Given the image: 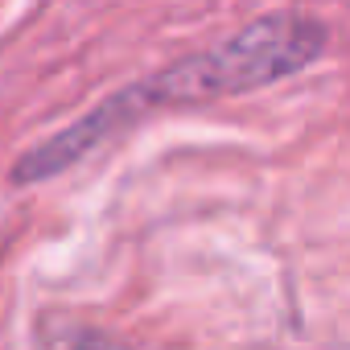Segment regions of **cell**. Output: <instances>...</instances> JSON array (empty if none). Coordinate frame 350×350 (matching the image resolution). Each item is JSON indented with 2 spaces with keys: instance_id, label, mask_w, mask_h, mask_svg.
<instances>
[{
  "instance_id": "obj_1",
  "label": "cell",
  "mask_w": 350,
  "mask_h": 350,
  "mask_svg": "<svg viewBox=\"0 0 350 350\" xmlns=\"http://www.w3.org/2000/svg\"><path fill=\"white\" fill-rule=\"evenodd\" d=\"M325 50V25L305 13H272L252 21L247 29L231 33L223 46L182 58L165 66L161 75H148L116 95H107L99 107H91L70 128L54 132L38 148H29L13 165V186H38L54 173H66L87 152H95L103 140H111L120 128L136 124L144 111L157 107H194L206 99L247 95L260 87H272L280 79L301 75L313 66Z\"/></svg>"
}]
</instances>
